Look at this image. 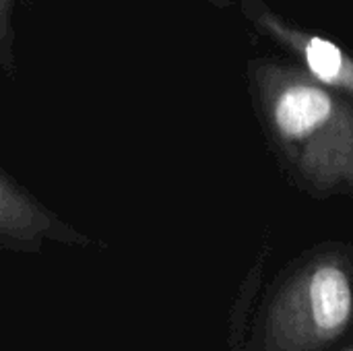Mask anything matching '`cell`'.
Instances as JSON below:
<instances>
[{"mask_svg": "<svg viewBox=\"0 0 353 351\" xmlns=\"http://www.w3.org/2000/svg\"><path fill=\"white\" fill-rule=\"evenodd\" d=\"M269 122L290 161L319 188H353V106L312 74L259 70Z\"/></svg>", "mask_w": 353, "mask_h": 351, "instance_id": "6da1fadb", "label": "cell"}, {"mask_svg": "<svg viewBox=\"0 0 353 351\" xmlns=\"http://www.w3.org/2000/svg\"><path fill=\"white\" fill-rule=\"evenodd\" d=\"M350 275L335 261L304 269L279 296L273 314V341L283 351H310L337 339L352 323Z\"/></svg>", "mask_w": 353, "mask_h": 351, "instance_id": "7a4b0ae2", "label": "cell"}, {"mask_svg": "<svg viewBox=\"0 0 353 351\" xmlns=\"http://www.w3.org/2000/svg\"><path fill=\"white\" fill-rule=\"evenodd\" d=\"M347 351H353V348H350V350H347Z\"/></svg>", "mask_w": 353, "mask_h": 351, "instance_id": "277c9868", "label": "cell"}, {"mask_svg": "<svg viewBox=\"0 0 353 351\" xmlns=\"http://www.w3.org/2000/svg\"><path fill=\"white\" fill-rule=\"evenodd\" d=\"M261 23L269 31H273L279 39L290 43L304 58L308 72L316 81H321L323 85L353 93V60L339 46H335L333 41L325 37L285 27L271 14H263Z\"/></svg>", "mask_w": 353, "mask_h": 351, "instance_id": "3957f363", "label": "cell"}]
</instances>
